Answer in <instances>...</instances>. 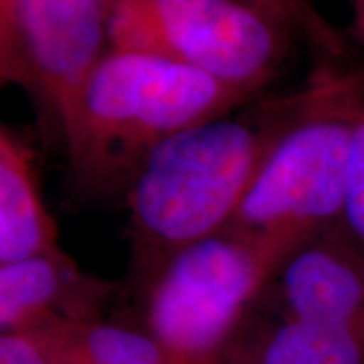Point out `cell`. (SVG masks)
<instances>
[{"mask_svg":"<svg viewBox=\"0 0 364 364\" xmlns=\"http://www.w3.org/2000/svg\"><path fill=\"white\" fill-rule=\"evenodd\" d=\"M71 320L21 332H0V364H55Z\"/></svg>","mask_w":364,"mask_h":364,"instance_id":"14","label":"cell"},{"mask_svg":"<svg viewBox=\"0 0 364 364\" xmlns=\"http://www.w3.org/2000/svg\"><path fill=\"white\" fill-rule=\"evenodd\" d=\"M284 257L225 229L178 251L144 287V328L174 364H217Z\"/></svg>","mask_w":364,"mask_h":364,"instance_id":"4","label":"cell"},{"mask_svg":"<svg viewBox=\"0 0 364 364\" xmlns=\"http://www.w3.org/2000/svg\"><path fill=\"white\" fill-rule=\"evenodd\" d=\"M217 364H364V330L286 316L257 299Z\"/></svg>","mask_w":364,"mask_h":364,"instance_id":"9","label":"cell"},{"mask_svg":"<svg viewBox=\"0 0 364 364\" xmlns=\"http://www.w3.org/2000/svg\"><path fill=\"white\" fill-rule=\"evenodd\" d=\"M348 2H350V4H352V2H360V0H348Z\"/></svg>","mask_w":364,"mask_h":364,"instance_id":"17","label":"cell"},{"mask_svg":"<svg viewBox=\"0 0 364 364\" xmlns=\"http://www.w3.org/2000/svg\"><path fill=\"white\" fill-rule=\"evenodd\" d=\"M294 102L296 90L257 97L176 134L144 160L122 193L140 289L178 251L231 225Z\"/></svg>","mask_w":364,"mask_h":364,"instance_id":"1","label":"cell"},{"mask_svg":"<svg viewBox=\"0 0 364 364\" xmlns=\"http://www.w3.org/2000/svg\"><path fill=\"white\" fill-rule=\"evenodd\" d=\"M253 100L191 67L109 47L83 79L59 134L69 181L83 196H122L158 146Z\"/></svg>","mask_w":364,"mask_h":364,"instance_id":"2","label":"cell"},{"mask_svg":"<svg viewBox=\"0 0 364 364\" xmlns=\"http://www.w3.org/2000/svg\"><path fill=\"white\" fill-rule=\"evenodd\" d=\"M340 227L358 247L364 249V81L354 112L346 193Z\"/></svg>","mask_w":364,"mask_h":364,"instance_id":"13","label":"cell"},{"mask_svg":"<svg viewBox=\"0 0 364 364\" xmlns=\"http://www.w3.org/2000/svg\"><path fill=\"white\" fill-rule=\"evenodd\" d=\"M350 6V37L364 49V0H360V2H352Z\"/></svg>","mask_w":364,"mask_h":364,"instance_id":"16","label":"cell"},{"mask_svg":"<svg viewBox=\"0 0 364 364\" xmlns=\"http://www.w3.org/2000/svg\"><path fill=\"white\" fill-rule=\"evenodd\" d=\"M291 37L245 0H109V47L156 55L255 97L286 65Z\"/></svg>","mask_w":364,"mask_h":364,"instance_id":"5","label":"cell"},{"mask_svg":"<svg viewBox=\"0 0 364 364\" xmlns=\"http://www.w3.org/2000/svg\"><path fill=\"white\" fill-rule=\"evenodd\" d=\"M6 87H28L16 0H0V91Z\"/></svg>","mask_w":364,"mask_h":364,"instance_id":"15","label":"cell"},{"mask_svg":"<svg viewBox=\"0 0 364 364\" xmlns=\"http://www.w3.org/2000/svg\"><path fill=\"white\" fill-rule=\"evenodd\" d=\"M55 364H174L144 328L100 316L71 320Z\"/></svg>","mask_w":364,"mask_h":364,"instance_id":"11","label":"cell"},{"mask_svg":"<svg viewBox=\"0 0 364 364\" xmlns=\"http://www.w3.org/2000/svg\"><path fill=\"white\" fill-rule=\"evenodd\" d=\"M26 93L57 136L83 79L107 51L109 0H16Z\"/></svg>","mask_w":364,"mask_h":364,"instance_id":"6","label":"cell"},{"mask_svg":"<svg viewBox=\"0 0 364 364\" xmlns=\"http://www.w3.org/2000/svg\"><path fill=\"white\" fill-rule=\"evenodd\" d=\"M116 284L93 277L67 253L0 261V332L104 314Z\"/></svg>","mask_w":364,"mask_h":364,"instance_id":"8","label":"cell"},{"mask_svg":"<svg viewBox=\"0 0 364 364\" xmlns=\"http://www.w3.org/2000/svg\"><path fill=\"white\" fill-rule=\"evenodd\" d=\"M364 75L324 63L296 102L227 229L265 243L284 261L342 223L352 128Z\"/></svg>","mask_w":364,"mask_h":364,"instance_id":"3","label":"cell"},{"mask_svg":"<svg viewBox=\"0 0 364 364\" xmlns=\"http://www.w3.org/2000/svg\"><path fill=\"white\" fill-rule=\"evenodd\" d=\"M65 253L57 223L43 200L33 156L0 126V261Z\"/></svg>","mask_w":364,"mask_h":364,"instance_id":"10","label":"cell"},{"mask_svg":"<svg viewBox=\"0 0 364 364\" xmlns=\"http://www.w3.org/2000/svg\"><path fill=\"white\" fill-rule=\"evenodd\" d=\"M251 6L269 16L277 25L301 37L326 59V63H340L346 59V39L336 26L318 9L316 0H245Z\"/></svg>","mask_w":364,"mask_h":364,"instance_id":"12","label":"cell"},{"mask_svg":"<svg viewBox=\"0 0 364 364\" xmlns=\"http://www.w3.org/2000/svg\"><path fill=\"white\" fill-rule=\"evenodd\" d=\"M275 312L364 330V249L342 227L296 247L259 296Z\"/></svg>","mask_w":364,"mask_h":364,"instance_id":"7","label":"cell"}]
</instances>
